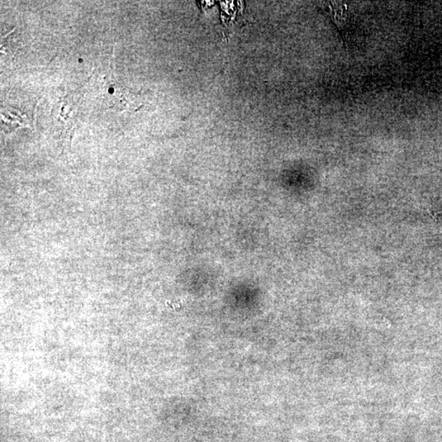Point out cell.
I'll use <instances>...</instances> for the list:
<instances>
[{
	"instance_id": "obj_1",
	"label": "cell",
	"mask_w": 442,
	"mask_h": 442,
	"mask_svg": "<svg viewBox=\"0 0 442 442\" xmlns=\"http://www.w3.org/2000/svg\"><path fill=\"white\" fill-rule=\"evenodd\" d=\"M101 95L103 106L114 111L123 112L135 107V99L129 89L113 77L108 78L104 82Z\"/></svg>"
},
{
	"instance_id": "obj_2",
	"label": "cell",
	"mask_w": 442,
	"mask_h": 442,
	"mask_svg": "<svg viewBox=\"0 0 442 442\" xmlns=\"http://www.w3.org/2000/svg\"><path fill=\"white\" fill-rule=\"evenodd\" d=\"M332 22L339 28V31H344V28L348 25V12L346 8L339 4L332 3L327 7Z\"/></svg>"
}]
</instances>
